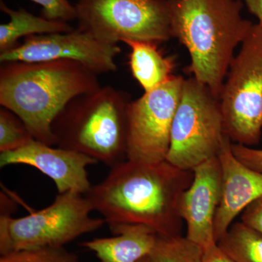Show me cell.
<instances>
[{
    "mask_svg": "<svg viewBox=\"0 0 262 262\" xmlns=\"http://www.w3.org/2000/svg\"><path fill=\"white\" fill-rule=\"evenodd\" d=\"M192 179V170L177 168L167 160H126L111 168L106 178L84 196L111 231L137 225L149 227L158 235H178L182 221L179 202Z\"/></svg>",
    "mask_w": 262,
    "mask_h": 262,
    "instance_id": "cell-1",
    "label": "cell"
},
{
    "mask_svg": "<svg viewBox=\"0 0 262 262\" xmlns=\"http://www.w3.org/2000/svg\"><path fill=\"white\" fill-rule=\"evenodd\" d=\"M100 87L98 75L70 60L2 63L0 104L20 117L37 141L56 146L52 124L74 98Z\"/></svg>",
    "mask_w": 262,
    "mask_h": 262,
    "instance_id": "cell-2",
    "label": "cell"
},
{
    "mask_svg": "<svg viewBox=\"0 0 262 262\" xmlns=\"http://www.w3.org/2000/svg\"><path fill=\"white\" fill-rule=\"evenodd\" d=\"M172 37L187 48L186 70L220 100L234 52L253 24L242 17V0H168Z\"/></svg>",
    "mask_w": 262,
    "mask_h": 262,
    "instance_id": "cell-3",
    "label": "cell"
},
{
    "mask_svg": "<svg viewBox=\"0 0 262 262\" xmlns=\"http://www.w3.org/2000/svg\"><path fill=\"white\" fill-rule=\"evenodd\" d=\"M130 96L112 86L72 99L52 124L56 146L97 160L110 168L127 160Z\"/></svg>",
    "mask_w": 262,
    "mask_h": 262,
    "instance_id": "cell-4",
    "label": "cell"
},
{
    "mask_svg": "<svg viewBox=\"0 0 262 262\" xmlns=\"http://www.w3.org/2000/svg\"><path fill=\"white\" fill-rule=\"evenodd\" d=\"M8 198L1 194L0 253L15 250L64 247L83 234L104 225L91 216L93 206L85 196L73 192L58 194L49 206L20 218H13Z\"/></svg>",
    "mask_w": 262,
    "mask_h": 262,
    "instance_id": "cell-5",
    "label": "cell"
},
{
    "mask_svg": "<svg viewBox=\"0 0 262 262\" xmlns=\"http://www.w3.org/2000/svg\"><path fill=\"white\" fill-rule=\"evenodd\" d=\"M229 65L220 101L224 132L234 144L251 146L262 134V26L253 24Z\"/></svg>",
    "mask_w": 262,
    "mask_h": 262,
    "instance_id": "cell-6",
    "label": "cell"
},
{
    "mask_svg": "<svg viewBox=\"0 0 262 262\" xmlns=\"http://www.w3.org/2000/svg\"><path fill=\"white\" fill-rule=\"evenodd\" d=\"M225 138L220 100L194 77L184 80L165 160L192 171L218 156Z\"/></svg>",
    "mask_w": 262,
    "mask_h": 262,
    "instance_id": "cell-7",
    "label": "cell"
},
{
    "mask_svg": "<svg viewBox=\"0 0 262 262\" xmlns=\"http://www.w3.org/2000/svg\"><path fill=\"white\" fill-rule=\"evenodd\" d=\"M75 8L78 28L103 42L172 38L168 0H79Z\"/></svg>",
    "mask_w": 262,
    "mask_h": 262,
    "instance_id": "cell-8",
    "label": "cell"
},
{
    "mask_svg": "<svg viewBox=\"0 0 262 262\" xmlns=\"http://www.w3.org/2000/svg\"><path fill=\"white\" fill-rule=\"evenodd\" d=\"M182 76L130 101L127 113V160L158 163L166 160L174 115L183 84Z\"/></svg>",
    "mask_w": 262,
    "mask_h": 262,
    "instance_id": "cell-9",
    "label": "cell"
},
{
    "mask_svg": "<svg viewBox=\"0 0 262 262\" xmlns=\"http://www.w3.org/2000/svg\"><path fill=\"white\" fill-rule=\"evenodd\" d=\"M121 49L77 28L71 32L33 35L23 44L0 52V61L42 62L70 60L79 62L96 75L117 70L115 58Z\"/></svg>",
    "mask_w": 262,
    "mask_h": 262,
    "instance_id": "cell-10",
    "label": "cell"
},
{
    "mask_svg": "<svg viewBox=\"0 0 262 262\" xmlns=\"http://www.w3.org/2000/svg\"><path fill=\"white\" fill-rule=\"evenodd\" d=\"M97 160L72 150L53 147L32 140L23 147L0 152V167L27 165L37 168L56 184L58 194L73 192L85 195L92 185L87 168Z\"/></svg>",
    "mask_w": 262,
    "mask_h": 262,
    "instance_id": "cell-11",
    "label": "cell"
},
{
    "mask_svg": "<svg viewBox=\"0 0 262 262\" xmlns=\"http://www.w3.org/2000/svg\"><path fill=\"white\" fill-rule=\"evenodd\" d=\"M192 171V182L179 202V214L187 225L186 237L206 251L217 245L214 220L222 188L218 156L201 164Z\"/></svg>",
    "mask_w": 262,
    "mask_h": 262,
    "instance_id": "cell-12",
    "label": "cell"
},
{
    "mask_svg": "<svg viewBox=\"0 0 262 262\" xmlns=\"http://www.w3.org/2000/svg\"><path fill=\"white\" fill-rule=\"evenodd\" d=\"M232 143L225 135L218 154L222 188L214 220L216 243L228 231L236 217L262 196V173L246 166L234 156Z\"/></svg>",
    "mask_w": 262,
    "mask_h": 262,
    "instance_id": "cell-13",
    "label": "cell"
},
{
    "mask_svg": "<svg viewBox=\"0 0 262 262\" xmlns=\"http://www.w3.org/2000/svg\"><path fill=\"white\" fill-rule=\"evenodd\" d=\"M112 237L80 243L96 255L100 262H139L149 255L158 234L144 225H122L113 229Z\"/></svg>",
    "mask_w": 262,
    "mask_h": 262,
    "instance_id": "cell-14",
    "label": "cell"
},
{
    "mask_svg": "<svg viewBox=\"0 0 262 262\" xmlns=\"http://www.w3.org/2000/svg\"><path fill=\"white\" fill-rule=\"evenodd\" d=\"M122 42L130 48L131 72L144 92L157 89L173 76V59L163 56L157 43L133 39Z\"/></svg>",
    "mask_w": 262,
    "mask_h": 262,
    "instance_id": "cell-15",
    "label": "cell"
},
{
    "mask_svg": "<svg viewBox=\"0 0 262 262\" xmlns=\"http://www.w3.org/2000/svg\"><path fill=\"white\" fill-rule=\"evenodd\" d=\"M0 8L10 17L8 23L0 26V52L8 51L18 46L17 42L20 37L71 32L74 29L66 22L36 16L22 8L11 9L3 2Z\"/></svg>",
    "mask_w": 262,
    "mask_h": 262,
    "instance_id": "cell-16",
    "label": "cell"
},
{
    "mask_svg": "<svg viewBox=\"0 0 262 262\" xmlns=\"http://www.w3.org/2000/svg\"><path fill=\"white\" fill-rule=\"evenodd\" d=\"M217 246L235 262H262V234L242 222L232 224Z\"/></svg>",
    "mask_w": 262,
    "mask_h": 262,
    "instance_id": "cell-17",
    "label": "cell"
},
{
    "mask_svg": "<svg viewBox=\"0 0 262 262\" xmlns=\"http://www.w3.org/2000/svg\"><path fill=\"white\" fill-rule=\"evenodd\" d=\"M150 262H204L205 251L187 237L158 235Z\"/></svg>",
    "mask_w": 262,
    "mask_h": 262,
    "instance_id": "cell-18",
    "label": "cell"
},
{
    "mask_svg": "<svg viewBox=\"0 0 262 262\" xmlns=\"http://www.w3.org/2000/svg\"><path fill=\"white\" fill-rule=\"evenodd\" d=\"M20 117L6 108L0 110V152L13 151L34 140Z\"/></svg>",
    "mask_w": 262,
    "mask_h": 262,
    "instance_id": "cell-19",
    "label": "cell"
},
{
    "mask_svg": "<svg viewBox=\"0 0 262 262\" xmlns=\"http://www.w3.org/2000/svg\"><path fill=\"white\" fill-rule=\"evenodd\" d=\"M0 262H79V257L64 247H44L10 251Z\"/></svg>",
    "mask_w": 262,
    "mask_h": 262,
    "instance_id": "cell-20",
    "label": "cell"
},
{
    "mask_svg": "<svg viewBox=\"0 0 262 262\" xmlns=\"http://www.w3.org/2000/svg\"><path fill=\"white\" fill-rule=\"evenodd\" d=\"M42 8V15L48 20L67 22L77 18L75 5L69 0H32Z\"/></svg>",
    "mask_w": 262,
    "mask_h": 262,
    "instance_id": "cell-21",
    "label": "cell"
},
{
    "mask_svg": "<svg viewBox=\"0 0 262 262\" xmlns=\"http://www.w3.org/2000/svg\"><path fill=\"white\" fill-rule=\"evenodd\" d=\"M234 156L250 168L262 173V149L232 143Z\"/></svg>",
    "mask_w": 262,
    "mask_h": 262,
    "instance_id": "cell-22",
    "label": "cell"
},
{
    "mask_svg": "<svg viewBox=\"0 0 262 262\" xmlns=\"http://www.w3.org/2000/svg\"><path fill=\"white\" fill-rule=\"evenodd\" d=\"M241 220L245 225L262 234V196L242 212Z\"/></svg>",
    "mask_w": 262,
    "mask_h": 262,
    "instance_id": "cell-23",
    "label": "cell"
},
{
    "mask_svg": "<svg viewBox=\"0 0 262 262\" xmlns=\"http://www.w3.org/2000/svg\"><path fill=\"white\" fill-rule=\"evenodd\" d=\"M204 262H235L224 253L219 246L210 248L205 251Z\"/></svg>",
    "mask_w": 262,
    "mask_h": 262,
    "instance_id": "cell-24",
    "label": "cell"
},
{
    "mask_svg": "<svg viewBox=\"0 0 262 262\" xmlns=\"http://www.w3.org/2000/svg\"><path fill=\"white\" fill-rule=\"evenodd\" d=\"M250 13L258 19V24L262 26V0H244Z\"/></svg>",
    "mask_w": 262,
    "mask_h": 262,
    "instance_id": "cell-25",
    "label": "cell"
},
{
    "mask_svg": "<svg viewBox=\"0 0 262 262\" xmlns=\"http://www.w3.org/2000/svg\"><path fill=\"white\" fill-rule=\"evenodd\" d=\"M139 262H150L149 256H146V257L143 258Z\"/></svg>",
    "mask_w": 262,
    "mask_h": 262,
    "instance_id": "cell-26",
    "label": "cell"
}]
</instances>
